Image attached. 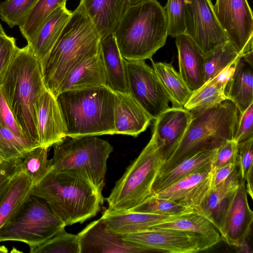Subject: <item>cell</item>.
Segmentation results:
<instances>
[{
    "mask_svg": "<svg viewBox=\"0 0 253 253\" xmlns=\"http://www.w3.org/2000/svg\"><path fill=\"white\" fill-rule=\"evenodd\" d=\"M122 236L126 240L152 253H197L218 243L200 234L168 228L152 227Z\"/></svg>",
    "mask_w": 253,
    "mask_h": 253,
    "instance_id": "11",
    "label": "cell"
},
{
    "mask_svg": "<svg viewBox=\"0 0 253 253\" xmlns=\"http://www.w3.org/2000/svg\"><path fill=\"white\" fill-rule=\"evenodd\" d=\"M253 221V212L248 200L244 181L240 179L221 219L218 231L230 246L241 247L245 244Z\"/></svg>",
    "mask_w": 253,
    "mask_h": 253,
    "instance_id": "14",
    "label": "cell"
},
{
    "mask_svg": "<svg viewBox=\"0 0 253 253\" xmlns=\"http://www.w3.org/2000/svg\"><path fill=\"white\" fill-rule=\"evenodd\" d=\"M224 91L227 99L234 103L240 113L253 103V64L241 57Z\"/></svg>",
    "mask_w": 253,
    "mask_h": 253,
    "instance_id": "27",
    "label": "cell"
},
{
    "mask_svg": "<svg viewBox=\"0 0 253 253\" xmlns=\"http://www.w3.org/2000/svg\"><path fill=\"white\" fill-rule=\"evenodd\" d=\"M0 125L8 128L13 133L19 136L26 137L10 110L3 96L0 86Z\"/></svg>",
    "mask_w": 253,
    "mask_h": 253,
    "instance_id": "46",
    "label": "cell"
},
{
    "mask_svg": "<svg viewBox=\"0 0 253 253\" xmlns=\"http://www.w3.org/2000/svg\"><path fill=\"white\" fill-rule=\"evenodd\" d=\"M237 168L238 164H229L212 169V186H216L225 181Z\"/></svg>",
    "mask_w": 253,
    "mask_h": 253,
    "instance_id": "47",
    "label": "cell"
},
{
    "mask_svg": "<svg viewBox=\"0 0 253 253\" xmlns=\"http://www.w3.org/2000/svg\"><path fill=\"white\" fill-rule=\"evenodd\" d=\"M113 93L116 134L137 137L147 129L152 118L129 93Z\"/></svg>",
    "mask_w": 253,
    "mask_h": 253,
    "instance_id": "19",
    "label": "cell"
},
{
    "mask_svg": "<svg viewBox=\"0 0 253 253\" xmlns=\"http://www.w3.org/2000/svg\"><path fill=\"white\" fill-rule=\"evenodd\" d=\"M147 0H126V5L127 7L134 6Z\"/></svg>",
    "mask_w": 253,
    "mask_h": 253,
    "instance_id": "48",
    "label": "cell"
},
{
    "mask_svg": "<svg viewBox=\"0 0 253 253\" xmlns=\"http://www.w3.org/2000/svg\"><path fill=\"white\" fill-rule=\"evenodd\" d=\"M152 68L167 94L172 107H183L193 92L185 84L172 63L155 62Z\"/></svg>",
    "mask_w": 253,
    "mask_h": 253,
    "instance_id": "29",
    "label": "cell"
},
{
    "mask_svg": "<svg viewBox=\"0 0 253 253\" xmlns=\"http://www.w3.org/2000/svg\"><path fill=\"white\" fill-rule=\"evenodd\" d=\"M253 137L238 143V167L240 179L245 182L247 191L253 198Z\"/></svg>",
    "mask_w": 253,
    "mask_h": 253,
    "instance_id": "40",
    "label": "cell"
},
{
    "mask_svg": "<svg viewBox=\"0 0 253 253\" xmlns=\"http://www.w3.org/2000/svg\"><path fill=\"white\" fill-rule=\"evenodd\" d=\"M22 159L2 161L0 163V204L13 178L21 171Z\"/></svg>",
    "mask_w": 253,
    "mask_h": 253,
    "instance_id": "44",
    "label": "cell"
},
{
    "mask_svg": "<svg viewBox=\"0 0 253 253\" xmlns=\"http://www.w3.org/2000/svg\"><path fill=\"white\" fill-rule=\"evenodd\" d=\"M100 51L105 68L106 86L113 92L129 93L124 59L114 34L100 39Z\"/></svg>",
    "mask_w": 253,
    "mask_h": 253,
    "instance_id": "26",
    "label": "cell"
},
{
    "mask_svg": "<svg viewBox=\"0 0 253 253\" xmlns=\"http://www.w3.org/2000/svg\"><path fill=\"white\" fill-rule=\"evenodd\" d=\"M100 37L81 1L48 55L41 61L46 89L55 97L65 76L100 50Z\"/></svg>",
    "mask_w": 253,
    "mask_h": 253,
    "instance_id": "2",
    "label": "cell"
},
{
    "mask_svg": "<svg viewBox=\"0 0 253 253\" xmlns=\"http://www.w3.org/2000/svg\"><path fill=\"white\" fill-rule=\"evenodd\" d=\"M164 7L168 26V36L171 37L185 34V0H167Z\"/></svg>",
    "mask_w": 253,
    "mask_h": 253,
    "instance_id": "41",
    "label": "cell"
},
{
    "mask_svg": "<svg viewBox=\"0 0 253 253\" xmlns=\"http://www.w3.org/2000/svg\"><path fill=\"white\" fill-rule=\"evenodd\" d=\"M48 147L39 146L22 158L21 169L31 180L34 186L52 169L51 160L48 159Z\"/></svg>",
    "mask_w": 253,
    "mask_h": 253,
    "instance_id": "36",
    "label": "cell"
},
{
    "mask_svg": "<svg viewBox=\"0 0 253 253\" xmlns=\"http://www.w3.org/2000/svg\"><path fill=\"white\" fill-rule=\"evenodd\" d=\"M163 158L154 137L127 168L116 183L106 200L108 211H128L141 204L152 195V188L159 173Z\"/></svg>",
    "mask_w": 253,
    "mask_h": 253,
    "instance_id": "7",
    "label": "cell"
},
{
    "mask_svg": "<svg viewBox=\"0 0 253 253\" xmlns=\"http://www.w3.org/2000/svg\"><path fill=\"white\" fill-rule=\"evenodd\" d=\"M56 97L65 124L67 137L116 134L114 93L107 87L66 90Z\"/></svg>",
    "mask_w": 253,
    "mask_h": 253,
    "instance_id": "5",
    "label": "cell"
},
{
    "mask_svg": "<svg viewBox=\"0 0 253 253\" xmlns=\"http://www.w3.org/2000/svg\"><path fill=\"white\" fill-rule=\"evenodd\" d=\"M114 35L124 58L151 60L168 36L164 7L157 0L127 7Z\"/></svg>",
    "mask_w": 253,
    "mask_h": 253,
    "instance_id": "4",
    "label": "cell"
},
{
    "mask_svg": "<svg viewBox=\"0 0 253 253\" xmlns=\"http://www.w3.org/2000/svg\"><path fill=\"white\" fill-rule=\"evenodd\" d=\"M40 144L31 139L19 136L0 125V160L8 161L22 159Z\"/></svg>",
    "mask_w": 253,
    "mask_h": 253,
    "instance_id": "34",
    "label": "cell"
},
{
    "mask_svg": "<svg viewBox=\"0 0 253 253\" xmlns=\"http://www.w3.org/2000/svg\"><path fill=\"white\" fill-rule=\"evenodd\" d=\"M93 86H106L100 50L79 64L65 76L60 85L58 94L66 90Z\"/></svg>",
    "mask_w": 253,
    "mask_h": 253,
    "instance_id": "24",
    "label": "cell"
},
{
    "mask_svg": "<svg viewBox=\"0 0 253 253\" xmlns=\"http://www.w3.org/2000/svg\"><path fill=\"white\" fill-rule=\"evenodd\" d=\"M212 187L211 163L151 195L174 201L196 212Z\"/></svg>",
    "mask_w": 253,
    "mask_h": 253,
    "instance_id": "15",
    "label": "cell"
},
{
    "mask_svg": "<svg viewBox=\"0 0 253 253\" xmlns=\"http://www.w3.org/2000/svg\"><path fill=\"white\" fill-rule=\"evenodd\" d=\"M31 253H80L77 235L68 233L65 229L47 241L30 250Z\"/></svg>",
    "mask_w": 253,
    "mask_h": 253,
    "instance_id": "38",
    "label": "cell"
},
{
    "mask_svg": "<svg viewBox=\"0 0 253 253\" xmlns=\"http://www.w3.org/2000/svg\"><path fill=\"white\" fill-rule=\"evenodd\" d=\"M238 143L228 140L216 148L211 166L212 169L229 164H238Z\"/></svg>",
    "mask_w": 253,
    "mask_h": 253,
    "instance_id": "43",
    "label": "cell"
},
{
    "mask_svg": "<svg viewBox=\"0 0 253 253\" xmlns=\"http://www.w3.org/2000/svg\"><path fill=\"white\" fill-rule=\"evenodd\" d=\"M240 181L238 167L225 181L212 187L196 212L209 220L218 230L228 203Z\"/></svg>",
    "mask_w": 253,
    "mask_h": 253,
    "instance_id": "25",
    "label": "cell"
},
{
    "mask_svg": "<svg viewBox=\"0 0 253 253\" xmlns=\"http://www.w3.org/2000/svg\"><path fill=\"white\" fill-rule=\"evenodd\" d=\"M1 162V161H0V162Z\"/></svg>",
    "mask_w": 253,
    "mask_h": 253,
    "instance_id": "50",
    "label": "cell"
},
{
    "mask_svg": "<svg viewBox=\"0 0 253 253\" xmlns=\"http://www.w3.org/2000/svg\"><path fill=\"white\" fill-rule=\"evenodd\" d=\"M38 0H5L0 2V17L9 28L20 25Z\"/></svg>",
    "mask_w": 253,
    "mask_h": 253,
    "instance_id": "39",
    "label": "cell"
},
{
    "mask_svg": "<svg viewBox=\"0 0 253 253\" xmlns=\"http://www.w3.org/2000/svg\"><path fill=\"white\" fill-rule=\"evenodd\" d=\"M18 48L14 38L0 32V85Z\"/></svg>",
    "mask_w": 253,
    "mask_h": 253,
    "instance_id": "42",
    "label": "cell"
},
{
    "mask_svg": "<svg viewBox=\"0 0 253 253\" xmlns=\"http://www.w3.org/2000/svg\"><path fill=\"white\" fill-rule=\"evenodd\" d=\"M31 195L43 200L66 226L95 216L104 202L102 192L73 170L52 169L33 187Z\"/></svg>",
    "mask_w": 253,
    "mask_h": 253,
    "instance_id": "1",
    "label": "cell"
},
{
    "mask_svg": "<svg viewBox=\"0 0 253 253\" xmlns=\"http://www.w3.org/2000/svg\"><path fill=\"white\" fill-rule=\"evenodd\" d=\"M186 34L203 54L228 41L211 0H185Z\"/></svg>",
    "mask_w": 253,
    "mask_h": 253,
    "instance_id": "13",
    "label": "cell"
},
{
    "mask_svg": "<svg viewBox=\"0 0 253 253\" xmlns=\"http://www.w3.org/2000/svg\"><path fill=\"white\" fill-rule=\"evenodd\" d=\"M213 9L228 41L241 56L253 51V15L247 0H215Z\"/></svg>",
    "mask_w": 253,
    "mask_h": 253,
    "instance_id": "12",
    "label": "cell"
},
{
    "mask_svg": "<svg viewBox=\"0 0 253 253\" xmlns=\"http://www.w3.org/2000/svg\"><path fill=\"white\" fill-rule=\"evenodd\" d=\"M153 227L171 228L198 233L218 242L221 238L218 230L213 224L207 218L195 212L160 223Z\"/></svg>",
    "mask_w": 253,
    "mask_h": 253,
    "instance_id": "31",
    "label": "cell"
},
{
    "mask_svg": "<svg viewBox=\"0 0 253 253\" xmlns=\"http://www.w3.org/2000/svg\"><path fill=\"white\" fill-rule=\"evenodd\" d=\"M191 117V112L184 107H171L155 119L152 135L160 146L163 161L179 143L187 129Z\"/></svg>",
    "mask_w": 253,
    "mask_h": 253,
    "instance_id": "18",
    "label": "cell"
},
{
    "mask_svg": "<svg viewBox=\"0 0 253 253\" xmlns=\"http://www.w3.org/2000/svg\"><path fill=\"white\" fill-rule=\"evenodd\" d=\"M77 235L80 253H152L114 233L102 217L90 223Z\"/></svg>",
    "mask_w": 253,
    "mask_h": 253,
    "instance_id": "16",
    "label": "cell"
},
{
    "mask_svg": "<svg viewBox=\"0 0 253 253\" xmlns=\"http://www.w3.org/2000/svg\"><path fill=\"white\" fill-rule=\"evenodd\" d=\"M128 211L160 215H182L194 212L174 201L153 195Z\"/></svg>",
    "mask_w": 253,
    "mask_h": 253,
    "instance_id": "37",
    "label": "cell"
},
{
    "mask_svg": "<svg viewBox=\"0 0 253 253\" xmlns=\"http://www.w3.org/2000/svg\"><path fill=\"white\" fill-rule=\"evenodd\" d=\"M40 146L49 147L67 137L66 128L56 97L48 90L34 103Z\"/></svg>",
    "mask_w": 253,
    "mask_h": 253,
    "instance_id": "17",
    "label": "cell"
},
{
    "mask_svg": "<svg viewBox=\"0 0 253 253\" xmlns=\"http://www.w3.org/2000/svg\"><path fill=\"white\" fill-rule=\"evenodd\" d=\"M65 226L43 200L31 194L17 212L0 228V242H20L27 244L32 250Z\"/></svg>",
    "mask_w": 253,
    "mask_h": 253,
    "instance_id": "9",
    "label": "cell"
},
{
    "mask_svg": "<svg viewBox=\"0 0 253 253\" xmlns=\"http://www.w3.org/2000/svg\"><path fill=\"white\" fill-rule=\"evenodd\" d=\"M190 111L192 117L187 130L174 151L163 161L159 173L198 152L216 149L225 141L233 139L239 111L229 100Z\"/></svg>",
    "mask_w": 253,
    "mask_h": 253,
    "instance_id": "6",
    "label": "cell"
},
{
    "mask_svg": "<svg viewBox=\"0 0 253 253\" xmlns=\"http://www.w3.org/2000/svg\"><path fill=\"white\" fill-rule=\"evenodd\" d=\"M100 39L114 34L127 8L126 0H80Z\"/></svg>",
    "mask_w": 253,
    "mask_h": 253,
    "instance_id": "23",
    "label": "cell"
},
{
    "mask_svg": "<svg viewBox=\"0 0 253 253\" xmlns=\"http://www.w3.org/2000/svg\"><path fill=\"white\" fill-rule=\"evenodd\" d=\"M226 85L214 78L207 81L193 92L183 107L189 111L202 110L228 100L224 91Z\"/></svg>",
    "mask_w": 253,
    "mask_h": 253,
    "instance_id": "32",
    "label": "cell"
},
{
    "mask_svg": "<svg viewBox=\"0 0 253 253\" xmlns=\"http://www.w3.org/2000/svg\"><path fill=\"white\" fill-rule=\"evenodd\" d=\"M52 169L78 171L102 192L113 146L97 136L66 137L53 145Z\"/></svg>",
    "mask_w": 253,
    "mask_h": 253,
    "instance_id": "8",
    "label": "cell"
},
{
    "mask_svg": "<svg viewBox=\"0 0 253 253\" xmlns=\"http://www.w3.org/2000/svg\"><path fill=\"white\" fill-rule=\"evenodd\" d=\"M0 32H2V33H4V30L3 29L2 26H1L0 23Z\"/></svg>",
    "mask_w": 253,
    "mask_h": 253,
    "instance_id": "49",
    "label": "cell"
},
{
    "mask_svg": "<svg viewBox=\"0 0 253 253\" xmlns=\"http://www.w3.org/2000/svg\"><path fill=\"white\" fill-rule=\"evenodd\" d=\"M0 86L25 136L39 144L34 103L47 89L43 80L41 62L28 44L18 48Z\"/></svg>",
    "mask_w": 253,
    "mask_h": 253,
    "instance_id": "3",
    "label": "cell"
},
{
    "mask_svg": "<svg viewBox=\"0 0 253 253\" xmlns=\"http://www.w3.org/2000/svg\"><path fill=\"white\" fill-rule=\"evenodd\" d=\"M175 38L179 73L190 90L193 92L206 82L204 54L186 34Z\"/></svg>",
    "mask_w": 253,
    "mask_h": 253,
    "instance_id": "20",
    "label": "cell"
},
{
    "mask_svg": "<svg viewBox=\"0 0 253 253\" xmlns=\"http://www.w3.org/2000/svg\"><path fill=\"white\" fill-rule=\"evenodd\" d=\"M253 103L240 113L233 140L238 143L253 137Z\"/></svg>",
    "mask_w": 253,
    "mask_h": 253,
    "instance_id": "45",
    "label": "cell"
},
{
    "mask_svg": "<svg viewBox=\"0 0 253 253\" xmlns=\"http://www.w3.org/2000/svg\"><path fill=\"white\" fill-rule=\"evenodd\" d=\"M184 215H160L131 211L114 212L105 210L101 217L112 231L123 236L147 230Z\"/></svg>",
    "mask_w": 253,
    "mask_h": 253,
    "instance_id": "21",
    "label": "cell"
},
{
    "mask_svg": "<svg viewBox=\"0 0 253 253\" xmlns=\"http://www.w3.org/2000/svg\"><path fill=\"white\" fill-rule=\"evenodd\" d=\"M241 55L229 41L215 46L204 54L206 82L215 77Z\"/></svg>",
    "mask_w": 253,
    "mask_h": 253,
    "instance_id": "33",
    "label": "cell"
},
{
    "mask_svg": "<svg viewBox=\"0 0 253 253\" xmlns=\"http://www.w3.org/2000/svg\"><path fill=\"white\" fill-rule=\"evenodd\" d=\"M216 149L203 150L187 157L169 169L159 173L152 195L163 190L191 172L212 162Z\"/></svg>",
    "mask_w": 253,
    "mask_h": 253,
    "instance_id": "28",
    "label": "cell"
},
{
    "mask_svg": "<svg viewBox=\"0 0 253 253\" xmlns=\"http://www.w3.org/2000/svg\"><path fill=\"white\" fill-rule=\"evenodd\" d=\"M129 94L156 119L168 109L170 100L153 68L145 60L124 59Z\"/></svg>",
    "mask_w": 253,
    "mask_h": 253,
    "instance_id": "10",
    "label": "cell"
},
{
    "mask_svg": "<svg viewBox=\"0 0 253 253\" xmlns=\"http://www.w3.org/2000/svg\"><path fill=\"white\" fill-rule=\"evenodd\" d=\"M72 11L66 5L56 8L43 22L33 37L27 42L41 62L48 55L69 20Z\"/></svg>",
    "mask_w": 253,
    "mask_h": 253,
    "instance_id": "22",
    "label": "cell"
},
{
    "mask_svg": "<svg viewBox=\"0 0 253 253\" xmlns=\"http://www.w3.org/2000/svg\"><path fill=\"white\" fill-rule=\"evenodd\" d=\"M33 187L30 179L21 171L13 178L0 204V228L17 212L31 195Z\"/></svg>",
    "mask_w": 253,
    "mask_h": 253,
    "instance_id": "30",
    "label": "cell"
},
{
    "mask_svg": "<svg viewBox=\"0 0 253 253\" xmlns=\"http://www.w3.org/2000/svg\"><path fill=\"white\" fill-rule=\"evenodd\" d=\"M67 0H38L18 27L22 36L28 42L45 19L59 6L66 5Z\"/></svg>",
    "mask_w": 253,
    "mask_h": 253,
    "instance_id": "35",
    "label": "cell"
}]
</instances>
